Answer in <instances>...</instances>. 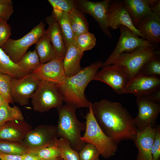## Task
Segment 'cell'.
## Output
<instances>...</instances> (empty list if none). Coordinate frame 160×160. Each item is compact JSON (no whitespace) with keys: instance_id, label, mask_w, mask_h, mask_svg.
I'll list each match as a JSON object with an SVG mask.
<instances>
[{"instance_id":"cell-1","label":"cell","mask_w":160,"mask_h":160,"mask_svg":"<svg viewBox=\"0 0 160 160\" xmlns=\"http://www.w3.org/2000/svg\"><path fill=\"white\" fill-rule=\"evenodd\" d=\"M98 125L104 133L116 145L122 141H134L137 129L134 118L119 102L102 99L92 103Z\"/></svg>"},{"instance_id":"cell-2","label":"cell","mask_w":160,"mask_h":160,"mask_svg":"<svg viewBox=\"0 0 160 160\" xmlns=\"http://www.w3.org/2000/svg\"><path fill=\"white\" fill-rule=\"evenodd\" d=\"M102 63L101 61H97L82 68L77 73L67 77L63 83L59 85L66 105L76 109L89 107V101L85 95V91Z\"/></svg>"},{"instance_id":"cell-3","label":"cell","mask_w":160,"mask_h":160,"mask_svg":"<svg viewBox=\"0 0 160 160\" xmlns=\"http://www.w3.org/2000/svg\"><path fill=\"white\" fill-rule=\"evenodd\" d=\"M57 109L58 115L56 126L58 137L68 141L72 148L79 152L86 143L81 139V133L86 129L85 123L78 119L76 109L71 106L63 105Z\"/></svg>"},{"instance_id":"cell-4","label":"cell","mask_w":160,"mask_h":160,"mask_svg":"<svg viewBox=\"0 0 160 160\" xmlns=\"http://www.w3.org/2000/svg\"><path fill=\"white\" fill-rule=\"evenodd\" d=\"M89 101V111L87 113L85 133L82 136V140L85 143L94 145L100 155L108 158L115 155L117 150V145L107 136L102 130L95 118Z\"/></svg>"},{"instance_id":"cell-5","label":"cell","mask_w":160,"mask_h":160,"mask_svg":"<svg viewBox=\"0 0 160 160\" xmlns=\"http://www.w3.org/2000/svg\"><path fill=\"white\" fill-rule=\"evenodd\" d=\"M31 99L33 110L41 113L53 108L57 109L62 105L64 102L59 86L43 80H41Z\"/></svg>"},{"instance_id":"cell-6","label":"cell","mask_w":160,"mask_h":160,"mask_svg":"<svg viewBox=\"0 0 160 160\" xmlns=\"http://www.w3.org/2000/svg\"><path fill=\"white\" fill-rule=\"evenodd\" d=\"M158 46L153 44L139 47L132 51L123 53L111 63L125 67L131 78L140 73L145 63L153 56L160 53Z\"/></svg>"},{"instance_id":"cell-7","label":"cell","mask_w":160,"mask_h":160,"mask_svg":"<svg viewBox=\"0 0 160 160\" xmlns=\"http://www.w3.org/2000/svg\"><path fill=\"white\" fill-rule=\"evenodd\" d=\"M43 21L34 27L21 38L15 40L9 38L3 47V51L13 62L17 63L27 53L28 48L36 44L46 30Z\"/></svg>"},{"instance_id":"cell-8","label":"cell","mask_w":160,"mask_h":160,"mask_svg":"<svg viewBox=\"0 0 160 160\" xmlns=\"http://www.w3.org/2000/svg\"><path fill=\"white\" fill-rule=\"evenodd\" d=\"M41 81L33 72L18 78L12 77L10 93L14 103L22 106L28 105Z\"/></svg>"},{"instance_id":"cell-9","label":"cell","mask_w":160,"mask_h":160,"mask_svg":"<svg viewBox=\"0 0 160 160\" xmlns=\"http://www.w3.org/2000/svg\"><path fill=\"white\" fill-rule=\"evenodd\" d=\"M131 79L127 69L122 65L113 64L104 67L98 71L93 80L104 82L118 94H124L125 87Z\"/></svg>"},{"instance_id":"cell-10","label":"cell","mask_w":160,"mask_h":160,"mask_svg":"<svg viewBox=\"0 0 160 160\" xmlns=\"http://www.w3.org/2000/svg\"><path fill=\"white\" fill-rule=\"evenodd\" d=\"M58 136L56 126L42 124L32 129L26 135L22 143L29 152L53 145Z\"/></svg>"},{"instance_id":"cell-11","label":"cell","mask_w":160,"mask_h":160,"mask_svg":"<svg viewBox=\"0 0 160 160\" xmlns=\"http://www.w3.org/2000/svg\"><path fill=\"white\" fill-rule=\"evenodd\" d=\"M120 34L117 44L113 52L101 66L102 68L111 65L112 62L122 53L133 50L140 47L153 44L135 35L127 27L119 26Z\"/></svg>"},{"instance_id":"cell-12","label":"cell","mask_w":160,"mask_h":160,"mask_svg":"<svg viewBox=\"0 0 160 160\" xmlns=\"http://www.w3.org/2000/svg\"><path fill=\"white\" fill-rule=\"evenodd\" d=\"M138 113L134 118L137 131H141L149 125L154 127L160 112V105L144 96H137Z\"/></svg>"},{"instance_id":"cell-13","label":"cell","mask_w":160,"mask_h":160,"mask_svg":"<svg viewBox=\"0 0 160 160\" xmlns=\"http://www.w3.org/2000/svg\"><path fill=\"white\" fill-rule=\"evenodd\" d=\"M107 19L109 28L115 29L119 28L120 25H123L129 29L135 35L143 39L142 35L133 25L125 6L124 1L110 0Z\"/></svg>"},{"instance_id":"cell-14","label":"cell","mask_w":160,"mask_h":160,"mask_svg":"<svg viewBox=\"0 0 160 160\" xmlns=\"http://www.w3.org/2000/svg\"><path fill=\"white\" fill-rule=\"evenodd\" d=\"M76 8L84 13L91 16L98 23L104 34L108 37L113 36L108 26L107 12L110 0L92 1L87 0H77Z\"/></svg>"},{"instance_id":"cell-15","label":"cell","mask_w":160,"mask_h":160,"mask_svg":"<svg viewBox=\"0 0 160 160\" xmlns=\"http://www.w3.org/2000/svg\"><path fill=\"white\" fill-rule=\"evenodd\" d=\"M160 79L158 76H149L139 73L131 78L124 91L137 97L148 96L159 90Z\"/></svg>"},{"instance_id":"cell-16","label":"cell","mask_w":160,"mask_h":160,"mask_svg":"<svg viewBox=\"0 0 160 160\" xmlns=\"http://www.w3.org/2000/svg\"><path fill=\"white\" fill-rule=\"evenodd\" d=\"M63 59H54L41 64L33 73L41 80L60 85L67 78L63 68Z\"/></svg>"},{"instance_id":"cell-17","label":"cell","mask_w":160,"mask_h":160,"mask_svg":"<svg viewBox=\"0 0 160 160\" xmlns=\"http://www.w3.org/2000/svg\"><path fill=\"white\" fill-rule=\"evenodd\" d=\"M32 126L24 120L9 121L0 128V140L22 143Z\"/></svg>"},{"instance_id":"cell-18","label":"cell","mask_w":160,"mask_h":160,"mask_svg":"<svg viewBox=\"0 0 160 160\" xmlns=\"http://www.w3.org/2000/svg\"><path fill=\"white\" fill-rule=\"evenodd\" d=\"M137 28L143 39L151 44L159 46L160 42V16L152 15L146 16L139 22Z\"/></svg>"},{"instance_id":"cell-19","label":"cell","mask_w":160,"mask_h":160,"mask_svg":"<svg viewBox=\"0 0 160 160\" xmlns=\"http://www.w3.org/2000/svg\"><path fill=\"white\" fill-rule=\"evenodd\" d=\"M45 21L48 25L46 33L54 49L55 58L63 59L67 48L58 22L52 14L47 17Z\"/></svg>"},{"instance_id":"cell-20","label":"cell","mask_w":160,"mask_h":160,"mask_svg":"<svg viewBox=\"0 0 160 160\" xmlns=\"http://www.w3.org/2000/svg\"><path fill=\"white\" fill-rule=\"evenodd\" d=\"M155 131V128L151 125L142 131H137L134 141L138 151L137 160H153L151 149Z\"/></svg>"},{"instance_id":"cell-21","label":"cell","mask_w":160,"mask_h":160,"mask_svg":"<svg viewBox=\"0 0 160 160\" xmlns=\"http://www.w3.org/2000/svg\"><path fill=\"white\" fill-rule=\"evenodd\" d=\"M124 2L125 6L136 28L143 18L155 15L151 11L148 0H125Z\"/></svg>"},{"instance_id":"cell-22","label":"cell","mask_w":160,"mask_h":160,"mask_svg":"<svg viewBox=\"0 0 160 160\" xmlns=\"http://www.w3.org/2000/svg\"><path fill=\"white\" fill-rule=\"evenodd\" d=\"M84 55L73 44L67 48L63 60V65L67 77L72 76L79 72L82 69L80 61Z\"/></svg>"},{"instance_id":"cell-23","label":"cell","mask_w":160,"mask_h":160,"mask_svg":"<svg viewBox=\"0 0 160 160\" xmlns=\"http://www.w3.org/2000/svg\"><path fill=\"white\" fill-rule=\"evenodd\" d=\"M52 14L58 22L66 47L71 44L75 46V40L68 13L61 10L53 9Z\"/></svg>"},{"instance_id":"cell-24","label":"cell","mask_w":160,"mask_h":160,"mask_svg":"<svg viewBox=\"0 0 160 160\" xmlns=\"http://www.w3.org/2000/svg\"><path fill=\"white\" fill-rule=\"evenodd\" d=\"M35 50L39 55L41 64L55 58L54 49L46 31L36 43Z\"/></svg>"},{"instance_id":"cell-25","label":"cell","mask_w":160,"mask_h":160,"mask_svg":"<svg viewBox=\"0 0 160 160\" xmlns=\"http://www.w3.org/2000/svg\"><path fill=\"white\" fill-rule=\"evenodd\" d=\"M75 41L81 34L88 31L89 25L84 13L76 8L68 13Z\"/></svg>"},{"instance_id":"cell-26","label":"cell","mask_w":160,"mask_h":160,"mask_svg":"<svg viewBox=\"0 0 160 160\" xmlns=\"http://www.w3.org/2000/svg\"><path fill=\"white\" fill-rule=\"evenodd\" d=\"M0 72L12 77L18 78L28 73L13 62L0 48Z\"/></svg>"},{"instance_id":"cell-27","label":"cell","mask_w":160,"mask_h":160,"mask_svg":"<svg viewBox=\"0 0 160 160\" xmlns=\"http://www.w3.org/2000/svg\"><path fill=\"white\" fill-rule=\"evenodd\" d=\"M24 120L23 115L16 105L11 107L5 101L0 107V128L7 122L16 120Z\"/></svg>"},{"instance_id":"cell-28","label":"cell","mask_w":160,"mask_h":160,"mask_svg":"<svg viewBox=\"0 0 160 160\" xmlns=\"http://www.w3.org/2000/svg\"><path fill=\"white\" fill-rule=\"evenodd\" d=\"M17 63L28 73H32L37 70L41 65L35 49L27 52Z\"/></svg>"},{"instance_id":"cell-29","label":"cell","mask_w":160,"mask_h":160,"mask_svg":"<svg viewBox=\"0 0 160 160\" xmlns=\"http://www.w3.org/2000/svg\"><path fill=\"white\" fill-rule=\"evenodd\" d=\"M28 148L22 143L0 140V153L21 156L29 152Z\"/></svg>"},{"instance_id":"cell-30","label":"cell","mask_w":160,"mask_h":160,"mask_svg":"<svg viewBox=\"0 0 160 160\" xmlns=\"http://www.w3.org/2000/svg\"><path fill=\"white\" fill-rule=\"evenodd\" d=\"M54 144L59 151L60 157L63 160H80L78 152L72 148L66 140L60 138L55 141Z\"/></svg>"},{"instance_id":"cell-31","label":"cell","mask_w":160,"mask_h":160,"mask_svg":"<svg viewBox=\"0 0 160 160\" xmlns=\"http://www.w3.org/2000/svg\"><path fill=\"white\" fill-rule=\"evenodd\" d=\"M96 39L92 33L89 31L81 34L75 39V46L80 52L83 53L91 50L95 46Z\"/></svg>"},{"instance_id":"cell-32","label":"cell","mask_w":160,"mask_h":160,"mask_svg":"<svg viewBox=\"0 0 160 160\" xmlns=\"http://www.w3.org/2000/svg\"><path fill=\"white\" fill-rule=\"evenodd\" d=\"M159 54L153 56L144 65L140 73L149 76L160 75V59Z\"/></svg>"},{"instance_id":"cell-33","label":"cell","mask_w":160,"mask_h":160,"mask_svg":"<svg viewBox=\"0 0 160 160\" xmlns=\"http://www.w3.org/2000/svg\"><path fill=\"white\" fill-rule=\"evenodd\" d=\"M12 77L0 72V93L5 102L13 104L11 95V87Z\"/></svg>"},{"instance_id":"cell-34","label":"cell","mask_w":160,"mask_h":160,"mask_svg":"<svg viewBox=\"0 0 160 160\" xmlns=\"http://www.w3.org/2000/svg\"><path fill=\"white\" fill-rule=\"evenodd\" d=\"M29 153L37 156L42 160H53L60 157L59 151L55 144Z\"/></svg>"},{"instance_id":"cell-35","label":"cell","mask_w":160,"mask_h":160,"mask_svg":"<svg viewBox=\"0 0 160 160\" xmlns=\"http://www.w3.org/2000/svg\"><path fill=\"white\" fill-rule=\"evenodd\" d=\"M78 153L80 160H99L100 153L91 144L86 143Z\"/></svg>"},{"instance_id":"cell-36","label":"cell","mask_w":160,"mask_h":160,"mask_svg":"<svg viewBox=\"0 0 160 160\" xmlns=\"http://www.w3.org/2000/svg\"><path fill=\"white\" fill-rule=\"evenodd\" d=\"M48 1L53 9L61 10L68 13L77 7L76 0H48Z\"/></svg>"},{"instance_id":"cell-37","label":"cell","mask_w":160,"mask_h":160,"mask_svg":"<svg viewBox=\"0 0 160 160\" xmlns=\"http://www.w3.org/2000/svg\"><path fill=\"white\" fill-rule=\"evenodd\" d=\"M11 0H0V19L7 22L13 13Z\"/></svg>"},{"instance_id":"cell-38","label":"cell","mask_w":160,"mask_h":160,"mask_svg":"<svg viewBox=\"0 0 160 160\" xmlns=\"http://www.w3.org/2000/svg\"><path fill=\"white\" fill-rule=\"evenodd\" d=\"M155 128L154 141L151 149L153 160H159L160 157V127L158 125Z\"/></svg>"},{"instance_id":"cell-39","label":"cell","mask_w":160,"mask_h":160,"mask_svg":"<svg viewBox=\"0 0 160 160\" xmlns=\"http://www.w3.org/2000/svg\"><path fill=\"white\" fill-rule=\"evenodd\" d=\"M11 35V27L7 22L0 23V48L3 47Z\"/></svg>"},{"instance_id":"cell-40","label":"cell","mask_w":160,"mask_h":160,"mask_svg":"<svg viewBox=\"0 0 160 160\" xmlns=\"http://www.w3.org/2000/svg\"><path fill=\"white\" fill-rule=\"evenodd\" d=\"M0 160H22L21 156L0 153Z\"/></svg>"},{"instance_id":"cell-41","label":"cell","mask_w":160,"mask_h":160,"mask_svg":"<svg viewBox=\"0 0 160 160\" xmlns=\"http://www.w3.org/2000/svg\"><path fill=\"white\" fill-rule=\"evenodd\" d=\"M22 160H42L37 156L30 153H26L21 155Z\"/></svg>"},{"instance_id":"cell-42","label":"cell","mask_w":160,"mask_h":160,"mask_svg":"<svg viewBox=\"0 0 160 160\" xmlns=\"http://www.w3.org/2000/svg\"><path fill=\"white\" fill-rule=\"evenodd\" d=\"M147 97L150 100L158 103L160 101V90H158L156 92L148 95Z\"/></svg>"},{"instance_id":"cell-43","label":"cell","mask_w":160,"mask_h":160,"mask_svg":"<svg viewBox=\"0 0 160 160\" xmlns=\"http://www.w3.org/2000/svg\"><path fill=\"white\" fill-rule=\"evenodd\" d=\"M152 12L156 15L160 16V0H158L156 3L151 7Z\"/></svg>"},{"instance_id":"cell-44","label":"cell","mask_w":160,"mask_h":160,"mask_svg":"<svg viewBox=\"0 0 160 160\" xmlns=\"http://www.w3.org/2000/svg\"><path fill=\"white\" fill-rule=\"evenodd\" d=\"M5 101L4 97L0 93V107Z\"/></svg>"},{"instance_id":"cell-45","label":"cell","mask_w":160,"mask_h":160,"mask_svg":"<svg viewBox=\"0 0 160 160\" xmlns=\"http://www.w3.org/2000/svg\"><path fill=\"white\" fill-rule=\"evenodd\" d=\"M53 160H63V159L60 157H59Z\"/></svg>"},{"instance_id":"cell-46","label":"cell","mask_w":160,"mask_h":160,"mask_svg":"<svg viewBox=\"0 0 160 160\" xmlns=\"http://www.w3.org/2000/svg\"><path fill=\"white\" fill-rule=\"evenodd\" d=\"M5 22V21H4L2 20H1V19H0V23H1V22Z\"/></svg>"}]
</instances>
